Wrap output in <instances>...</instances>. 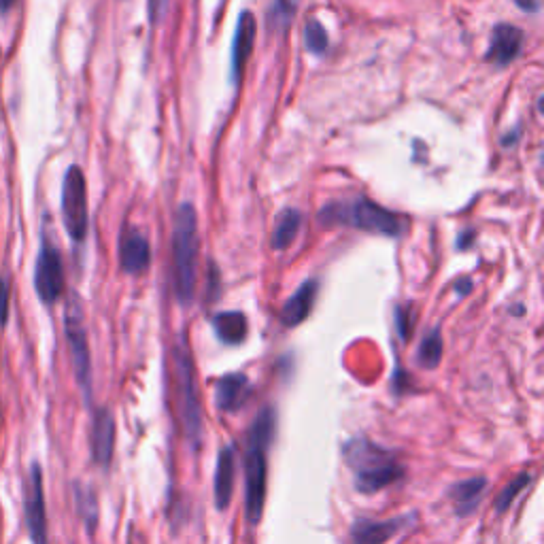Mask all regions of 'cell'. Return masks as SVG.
Returning a JSON list of instances; mask_svg holds the SVG:
<instances>
[{"mask_svg": "<svg viewBox=\"0 0 544 544\" xmlns=\"http://www.w3.org/2000/svg\"><path fill=\"white\" fill-rule=\"evenodd\" d=\"M275 438V411L270 406L262 408L253 419L247 434L245 451V508L251 525H258L266 502V476H268V449Z\"/></svg>", "mask_w": 544, "mask_h": 544, "instance_id": "1", "label": "cell"}, {"mask_svg": "<svg viewBox=\"0 0 544 544\" xmlns=\"http://www.w3.org/2000/svg\"><path fill=\"white\" fill-rule=\"evenodd\" d=\"M347 464L355 472V489L360 493H377L404 476V466L389 451L366 438H353L345 445Z\"/></svg>", "mask_w": 544, "mask_h": 544, "instance_id": "2", "label": "cell"}, {"mask_svg": "<svg viewBox=\"0 0 544 544\" xmlns=\"http://www.w3.org/2000/svg\"><path fill=\"white\" fill-rule=\"evenodd\" d=\"M319 221L326 226H351L364 232L381 236H400L406 230V219L394 211L383 209L381 204L364 196H357L349 202H332L319 211Z\"/></svg>", "mask_w": 544, "mask_h": 544, "instance_id": "3", "label": "cell"}, {"mask_svg": "<svg viewBox=\"0 0 544 544\" xmlns=\"http://www.w3.org/2000/svg\"><path fill=\"white\" fill-rule=\"evenodd\" d=\"M198 217L190 202L181 204L173 224V270L175 289L181 304H190L196 289L198 268Z\"/></svg>", "mask_w": 544, "mask_h": 544, "instance_id": "4", "label": "cell"}, {"mask_svg": "<svg viewBox=\"0 0 544 544\" xmlns=\"http://www.w3.org/2000/svg\"><path fill=\"white\" fill-rule=\"evenodd\" d=\"M175 385H177V402H179V417L183 423L185 438L190 440L194 449L200 447L202 440V408L196 394V370L190 345L181 336L175 345Z\"/></svg>", "mask_w": 544, "mask_h": 544, "instance_id": "5", "label": "cell"}, {"mask_svg": "<svg viewBox=\"0 0 544 544\" xmlns=\"http://www.w3.org/2000/svg\"><path fill=\"white\" fill-rule=\"evenodd\" d=\"M62 221L75 243H81L88 236V185L79 166L68 168L62 181Z\"/></svg>", "mask_w": 544, "mask_h": 544, "instance_id": "6", "label": "cell"}, {"mask_svg": "<svg viewBox=\"0 0 544 544\" xmlns=\"http://www.w3.org/2000/svg\"><path fill=\"white\" fill-rule=\"evenodd\" d=\"M66 338H68V347H71V357H73V368H75V377L77 383L83 391L85 400L90 402L92 394V360H90V345H88V332H85V323H83V311H81V302L77 296H73L66 304Z\"/></svg>", "mask_w": 544, "mask_h": 544, "instance_id": "7", "label": "cell"}, {"mask_svg": "<svg viewBox=\"0 0 544 544\" xmlns=\"http://www.w3.org/2000/svg\"><path fill=\"white\" fill-rule=\"evenodd\" d=\"M24 515L28 525V536L32 544H47V510L43 491V470L32 464L24 483Z\"/></svg>", "mask_w": 544, "mask_h": 544, "instance_id": "8", "label": "cell"}, {"mask_svg": "<svg viewBox=\"0 0 544 544\" xmlns=\"http://www.w3.org/2000/svg\"><path fill=\"white\" fill-rule=\"evenodd\" d=\"M34 289L45 304H54L64 292L62 258L51 243H43L39 251L37 268H34Z\"/></svg>", "mask_w": 544, "mask_h": 544, "instance_id": "9", "label": "cell"}, {"mask_svg": "<svg viewBox=\"0 0 544 544\" xmlns=\"http://www.w3.org/2000/svg\"><path fill=\"white\" fill-rule=\"evenodd\" d=\"M251 394H253V387L245 374L232 372V374H226V377L219 379L217 389H215V402H217L219 411L236 413L249 402Z\"/></svg>", "mask_w": 544, "mask_h": 544, "instance_id": "10", "label": "cell"}, {"mask_svg": "<svg viewBox=\"0 0 544 544\" xmlns=\"http://www.w3.org/2000/svg\"><path fill=\"white\" fill-rule=\"evenodd\" d=\"M115 449V419L109 408H98L92 423V455L100 468H109Z\"/></svg>", "mask_w": 544, "mask_h": 544, "instance_id": "11", "label": "cell"}, {"mask_svg": "<svg viewBox=\"0 0 544 544\" xmlns=\"http://www.w3.org/2000/svg\"><path fill=\"white\" fill-rule=\"evenodd\" d=\"M408 517L387 519V521H374V519H357L351 525V544H385L387 540L394 538L402 527L406 525Z\"/></svg>", "mask_w": 544, "mask_h": 544, "instance_id": "12", "label": "cell"}, {"mask_svg": "<svg viewBox=\"0 0 544 544\" xmlns=\"http://www.w3.org/2000/svg\"><path fill=\"white\" fill-rule=\"evenodd\" d=\"M521 43H523V32L517 26L498 24L491 32V45L487 49L485 58L498 66H506L519 56Z\"/></svg>", "mask_w": 544, "mask_h": 544, "instance_id": "13", "label": "cell"}, {"mask_svg": "<svg viewBox=\"0 0 544 544\" xmlns=\"http://www.w3.org/2000/svg\"><path fill=\"white\" fill-rule=\"evenodd\" d=\"M255 20L249 11H243L236 22V32L232 41V81L236 83L241 79L245 64L251 56L253 45H255Z\"/></svg>", "mask_w": 544, "mask_h": 544, "instance_id": "14", "label": "cell"}, {"mask_svg": "<svg viewBox=\"0 0 544 544\" xmlns=\"http://www.w3.org/2000/svg\"><path fill=\"white\" fill-rule=\"evenodd\" d=\"M151 260L149 241L139 230H128L119 243V264L128 275H139L147 270Z\"/></svg>", "mask_w": 544, "mask_h": 544, "instance_id": "15", "label": "cell"}, {"mask_svg": "<svg viewBox=\"0 0 544 544\" xmlns=\"http://www.w3.org/2000/svg\"><path fill=\"white\" fill-rule=\"evenodd\" d=\"M234 472H236V455L234 447L226 445L219 451L217 468H215V506L217 510H226L230 506L234 493Z\"/></svg>", "mask_w": 544, "mask_h": 544, "instance_id": "16", "label": "cell"}, {"mask_svg": "<svg viewBox=\"0 0 544 544\" xmlns=\"http://www.w3.org/2000/svg\"><path fill=\"white\" fill-rule=\"evenodd\" d=\"M317 292H319L317 281H304L298 287V292L292 298H289L285 302V306H283V311H281L283 326H287V328L300 326V323L311 315Z\"/></svg>", "mask_w": 544, "mask_h": 544, "instance_id": "17", "label": "cell"}, {"mask_svg": "<svg viewBox=\"0 0 544 544\" xmlns=\"http://www.w3.org/2000/svg\"><path fill=\"white\" fill-rule=\"evenodd\" d=\"M487 489V479L485 476H472V479L459 481L449 489V498L453 502L455 513L459 517H468L472 515L476 506L481 504L483 493Z\"/></svg>", "mask_w": 544, "mask_h": 544, "instance_id": "18", "label": "cell"}, {"mask_svg": "<svg viewBox=\"0 0 544 544\" xmlns=\"http://www.w3.org/2000/svg\"><path fill=\"white\" fill-rule=\"evenodd\" d=\"M213 330L217 338L224 345H241L247 338L249 326H247V317L238 311H226V313H217L213 317Z\"/></svg>", "mask_w": 544, "mask_h": 544, "instance_id": "19", "label": "cell"}, {"mask_svg": "<svg viewBox=\"0 0 544 544\" xmlns=\"http://www.w3.org/2000/svg\"><path fill=\"white\" fill-rule=\"evenodd\" d=\"M300 228H302V215L300 211L296 209H289L281 215V219L277 221V228H275V234H272V247L283 251L287 249L289 245H292L296 241V236L300 234Z\"/></svg>", "mask_w": 544, "mask_h": 544, "instance_id": "20", "label": "cell"}, {"mask_svg": "<svg viewBox=\"0 0 544 544\" xmlns=\"http://www.w3.org/2000/svg\"><path fill=\"white\" fill-rule=\"evenodd\" d=\"M75 502L85 527H88V532L92 534L98 525V500L94 496V491L90 487L75 485Z\"/></svg>", "mask_w": 544, "mask_h": 544, "instance_id": "21", "label": "cell"}, {"mask_svg": "<svg viewBox=\"0 0 544 544\" xmlns=\"http://www.w3.org/2000/svg\"><path fill=\"white\" fill-rule=\"evenodd\" d=\"M417 360L423 368H428V370L438 368V364L442 360V336H440L438 328H434L430 334L423 336L419 351H417Z\"/></svg>", "mask_w": 544, "mask_h": 544, "instance_id": "22", "label": "cell"}, {"mask_svg": "<svg viewBox=\"0 0 544 544\" xmlns=\"http://www.w3.org/2000/svg\"><path fill=\"white\" fill-rule=\"evenodd\" d=\"M298 3L300 0H272L268 11V26L272 30H285L294 20Z\"/></svg>", "mask_w": 544, "mask_h": 544, "instance_id": "23", "label": "cell"}, {"mask_svg": "<svg viewBox=\"0 0 544 544\" xmlns=\"http://www.w3.org/2000/svg\"><path fill=\"white\" fill-rule=\"evenodd\" d=\"M532 483V474H519L515 476L513 481L506 483L504 489L498 493V498H496V510H498V515H504L506 510L513 506V502L517 500L519 493Z\"/></svg>", "mask_w": 544, "mask_h": 544, "instance_id": "24", "label": "cell"}, {"mask_svg": "<svg viewBox=\"0 0 544 544\" xmlns=\"http://www.w3.org/2000/svg\"><path fill=\"white\" fill-rule=\"evenodd\" d=\"M304 45L315 56H321L328 49V32L321 26V22L311 20L304 28Z\"/></svg>", "mask_w": 544, "mask_h": 544, "instance_id": "25", "label": "cell"}, {"mask_svg": "<svg viewBox=\"0 0 544 544\" xmlns=\"http://www.w3.org/2000/svg\"><path fill=\"white\" fill-rule=\"evenodd\" d=\"M396 323H398V332L402 340H408L413 336V315L408 309H398L396 311Z\"/></svg>", "mask_w": 544, "mask_h": 544, "instance_id": "26", "label": "cell"}, {"mask_svg": "<svg viewBox=\"0 0 544 544\" xmlns=\"http://www.w3.org/2000/svg\"><path fill=\"white\" fill-rule=\"evenodd\" d=\"M9 319V285L5 279H0V328Z\"/></svg>", "mask_w": 544, "mask_h": 544, "instance_id": "27", "label": "cell"}, {"mask_svg": "<svg viewBox=\"0 0 544 544\" xmlns=\"http://www.w3.org/2000/svg\"><path fill=\"white\" fill-rule=\"evenodd\" d=\"M166 7V0H149V17L151 22H156Z\"/></svg>", "mask_w": 544, "mask_h": 544, "instance_id": "28", "label": "cell"}, {"mask_svg": "<svg viewBox=\"0 0 544 544\" xmlns=\"http://www.w3.org/2000/svg\"><path fill=\"white\" fill-rule=\"evenodd\" d=\"M515 5L525 13H538V7H540L538 0H515Z\"/></svg>", "mask_w": 544, "mask_h": 544, "instance_id": "29", "label": "cell"}, {"mask_svg": "<svg viewBox=\"0 0 544 544\" xmlns=\"http://www.w3.org/2000/svg\"><path fill=\"white\" fill-rule=\"evenodd\" d=\"M13 5H15V0H0V13L9 11Z\"/></svg>", "mask_w": 544, "mask_h": 544, "instance_id": "30", "label": "cell"}]
</instances>
